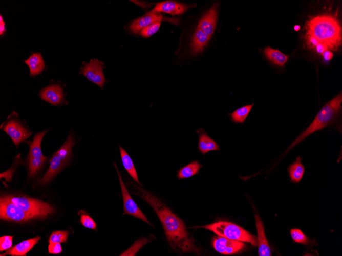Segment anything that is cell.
<instances>
[{
    "instance_id": "cell-1",
    "label": "cell",
    "mask_w": 342,
    "mask_h": 256,
    "mask_svg": "<svg viewBox=\"0 0 342 256\" xmlns=\"http://www.w3.org/2000/svg\"><path fill=\"white\" fill-rule=\"evenodd\" d=\"M127 187L132 194L142 198L153 208L160 220L171 247L175 252L198 253L200 251L189 236L184 222L160 199L132 181L127 182Z\"/></svg>"
},
{
    "instance_id": "cell-2",
    "label": "cell",
    "mask_w": 342,
    "mask_h": 256,
    "mask_svg": "<svg viewBox=\"0 0 342 256\" xmlns=\"http://www.w3.org/2000/svg\"><path fill=\"white\" fill-rule=\"evenodd\" d=\"M305 27L306 34L313 36L330 51L336 50L341 44V26L332 16L313 17L307 21Z\"/></svg>"
},
{
    "instance_id": "cell-3",
    "label": "cell",
    "mask_w": 342,
    "mask_h": 256,
    "mask_svg": "<svg viewBox=\"0 0 342 256\" xmlns=\"http://www.w3.org/2000/svg\"><path fill=\"white\" fill-rule=\"evenodd\" d=\"M341 103L342 92H340L322 107L310 125L295 139L285 153L308 136L332 125L341 109Z\"/></svg>"
},
{
    "instance_id": "cell-4",
    "label": "cell",
    "mask_w": 342,
    "mask_h": 256,
    "mask_svg": "<svg viewBox=\"0 0 342 256\" xmlns=\"http://www.w3.org/2000/svg\"><path fill=\"white\" fill-rule=\"evenodd\" d=\"M199 227L209 230L219 236L228 239L248 242L253 246H257L256 236L230 222L220 221Z\"/></svg>"
},
{
    "instance_id": "cell-5",
    "label": "cell",
    "mask_w": 342,
    "mask_h": 256,
    "mask_svg": "<svg viewBox=\"0 0 342 256\" xmlns=\"http://www.w3.org/2000/svg\"><path fill=\"white\" fill-rule=\"evenodd\" d=\"M2 197L32 215L35 218H45L54 211V207L48 203L28 197L7 195Z\"/></svg>"
},
{
    "instance_id": "cell-6",
    "label": "cell",
    "mask_w": 342,
    "mask_h": 256,
    "mask_svg": "<svg viewBox=\"0 0 342 256\" xmlns=\"http://www.w3.org/2000/svg\"><path fill=\"white\" fill-rule=\"evenodd\" d=\"M105 68L104 63L97 59H92L89 62H82L79 74L83 75L88 80L103 88L106 81L103 69Z\"/></svg>"
},
{
    "instance_id": "cell-7",
    "label": "cell",
    "mask_w": 342,
    "mask_h": 256,
    "mask_svg": "<svg viewBox=\"0 0 342 256\" xmlns=\"http://www.w3.org/2000/svg\"><path fill=\"white\" fill-rule=\"evenodd\" d=\"M162 21L178 25L180 19L178 18L164 17L160 13L149 11L144 15L134 19L130 25L129 28L132 33L137 34L144 27Z\"/></svg>"
},
{
    "instance_id": "cell-8",
    "label": "cell",
    "mask_w": 342,
    "mask_h": 256,
    "mask_svg": "<svg viewBox=\"0 0 342 256\" xmlns=\"http://www.w3.org/2000/svg\"><path fill=\"white\" fill-rule=\"evenodd\" d=\"M0 218L2 220L22 222L35 218L11 202L1 197Z\"/></svg>"
},
{
    "instance_id": "cell-9",
    "label": "cell",
    "mask_w": 342,
    "mask_h": 256,
    "mask_svg": "<svg viewBox=\"0 0 342 256\" xmlns=\"http://www.w3.org/2000/svg\"><path fill=\"white\" fill-rule=\"evenodd\" d=\"M114 165L117 172V174L119 177L121 189L124 208V212L123 214H128L132 215L135 217L142 220L145 223L153 227V224L148 221L147 217L140 210L133 198L131 197L129 192H128V190H127L125 184L123 182L121 176L118 170V168L116 164L114 163Z\"/></svg>"
},
{
    "instance_id": "cell-10",
    "label": "cell",
    "mask_w": 342,
    "mask_h": 256,
    "mask_svg": "<svg viewBox=\"0 0 342 256\" xmlns=\"http://www.w3.org/2000/svg\"><path fill=\"white\" fill-rule=\"evenodd\" d=\"M2 124L1 129L11 138L16 146L31 134V132L15 119L12 118Z\"/></svg>"
},
{
    "instance_id": "cell-11",
    "label": "cell",
    "mask_w": 342,
    "mask_h": 256,
    "mask_svg": "<svg viewBox=\"0 0 342 256\" xmlns=\"http://www.w3.org/2000/svg\"><path fill=\"white\" fill-rule=\"evenodd\" d=\"M212 245L217 252L226 255L236 253L243 250L245 247L243 242L231 240L219 235L213 238Z\"/></svg>"
},
{
    "instance_id": "cell-12",
    "label": "cell",
    "mask_w": 342,
    "mask_h": 256,
    "mask_svg": "<svg viewBox=\"0 0 342 256\" xmlns=\"http://www.w3.org/2000/svg\"><path fill=\"white\" fill-rule=\"evenodd\" d=\"M39 95L41 99L53 105L63 104L66 102L63 89L58 84H50L42 88Z\"/></svg>"
},
{
    "instance_id": "cell-13",
    "label": "cell",
    "mask_w": 342,
    "mask_h": 256,
    "mask_svg": "<svg viewBox=\"0 0 342 256\" xmlns=\"http://www.w3.org/2000/svg\"><path fill=\"white\" fill-rule=\"evenodd\" d=\"M190 8H191L190 5L174 1H166L156 3L154 8L151 11L163 12L172 15H179L183 14Z\"/></svg>"
},
{
    "instance_id": "cell-14",
    "label": "cell",
    "mask_w": 342,
    "mask_h": 256,
    "mask_svg": "<svg viewBox=\"0 0 342 256\" xmlns=\"http://www.w3.org/2000/svg\"><path fill=\"white\" fill-rule=\"evenodd\" d=\"M217 7L218 4L216 3L202 17L197 27L210 37L216 26Z\"/></svg>"
},
{
    "instance_id": "cell-15",
    "label": "cell",
    "mask_w": 342,
    "mask_h": 256,
    "mask_svg": "<svg viewBox=\"0 0 342 256\" xmlns=\"http://www.w3.org/2000/svg\"><path fill=\"white\" fill-rule=\"evenodd\" d=\"M208 35L197 28L196 29L189 44L191 56H196L203 52L204 49L207 45L210 39Z\"/></svg>"
},
{
    "instance_id": "cell-16",
    "label": "cell",
    "mask_w": 342,
    "mask_h": 256,
    "mask_svg": "<svg viewBox=\"0 0 342 256\" xmlns=\"http://www.w3.org/2000/svg\"><path fill=\"white\" fill-rule=\"evenodd\" d=\"M255 224L258 232L257 245L260 256H270L271 249L265 236L264 227L261 218L255 214Z\"/></svg>"
},
{
    "instance_id": "cell-17",
    "label": "cell",
    "mask_w": 342,
    "mask_h": 256,
    "mask_svg": "<svg viewBox=\"0 0 342 256\" xmlns=\"http://www.w3.org/2000/svg\"><path fill=\"white\" fill-rule=\"evenodd\" d=\"M198 134V150L204 155L211 151H220L218 144L202 128L196 130Z\"/></svg>"
},
{
    "instance_id": "cell-18",
    "label": "cell",
    "mask_w": 342,
    "mask_h": 256,
    "mask_svg": "<svg viewBox=\"0 0 342 256\" xmlns=\"http://www.w3.org/2000/svg\"><path fill=\"white\" fill-rule=\"evenodd\" d=\"M66 166L62 160L55 154L50 160V166L44 176L39 182L40 185H45L49 182Z\"/></svg>"
},
{
    "instance_id": "cell-19",
    "label": "cell",
    "mask_w": 342,
    "mask_h": 256,
    "mask_svg": "<svg viewBox=\"0 0 342 256\" xmlns=\"http://www.w3.org/2000/svg\"><path fill=\"white\" fill-rule=\"evenodd\" d=\"M40 239V237L37 236L35 238L25 240L7 250L5 253L1 254V255H6L8 254L17 256H25Z\"/></svg>"
},
{
    "instance_id": "cell-20",
    "label": "cell",
    "mask_w": 342,
    "mask_h": 256,
    "mask_svg": "<svg viewBox=\"0 0 342 256\" xmlns=\"http://www.w3.org/2000/svg\"><path fill=\"white\" fill-rule=\"evenodd\" d=\"M24 62L30 69V75L35 76L41 73L45 68V62L40 53H33Z\"/></svg>"
},
{
    "instance_id": "cell-21",
    "label": "cell",
    "mask_w": 342,
    "mask_h": 256,
    "mask_svg": "<svg viewBox=\"0 0 342 256\" xmlns=\"http://www.w3.org/2000/svg\"><path fill=\"white\" fill-rule=\"evenodd\" d=\"M264 53L269 61L279 66H284L289 58V56L277 49H274L270 46L265 48Z\"/></svg>"
},
{
    "instance_id": "cell-22",
    "label": "cell",
    "mask_w": 342,
    "mask_h": 256,
    "mask_svg": "<svg viewBox=\"0 0 342 256\" xmlns=\"http://www.w3.org/2000/svg\"><path fill=\"white\" fill-rule=\"evenodd\" d=\"M119 149L123 167L133 180L138 184L142 185L139 180L137 173L132 158L123 148L119 146Z\"/></svg>"
},
{
    "instance_id": "cell-23",
    "label": "cell",
    "mask_w": 342,
    "mask_h": 256,
    "mask_svg": "<svg viewBox=\"0 0 342 256\" xmlns=\"http://www.w3.org/2000/svg\"><path fill=\"white\" fill-rule=\"evenodd\" d=\"M301 161L302 158L298 156L294 162L289 165L288 168L290 180L293 182H299L303 176L305 167Z\"/></svg>"
},
{
    "instance_id": "cell-24",
    "label": "cell",
    "mask_w": 342,
    "mask_h": 256,
    "mask_svg": "<svg viewBox=\"0 0 342 256\" xmlns=\"http://www.w3.org/2000/svg\"><path fill=\"white\" fill-rule=\"evenodd\" d=\"M74 144L73 136L72 133H70L63 145L55 152L66 165L72 156V148Z\"/></svg>"
},
{
    "instance_id": "cell-25",
    "label": "cell",
    "mask_w": 342,
    "mask_h": 256,
    "mask_svg": "<svg viewBox=\"0 0 342 256\" xmlns=\"http://www.w3.org/2000/svg\"><path fill=\"white\" fill-rule=\"evenodd\" d=\"M49 130L37 133L34 137L30 146V150L27 158L31 157L45 158L41 150V142L43 137Z\"/></svg>"
},
{
    "instance_id": "cell-26",
    "label": "cell",
    "mask_w": 342,
    "mask_h": 256,
    "mask_svg": "<svg viewBox=\"0 0 342 256\" xmlns=\"http://www.w3.org/2000/svg\"><path fill=\"white\" fill-rule=\"evenodd\" d=\"M202 167V165L197 160H194L178 171L177 177L179 179L191 177L198 174Z\"/></svg>"
},
{
    "instance_id": "cell-27",
    "label": "cell",
    "mask_w": 342,
    "mask_h": 256,
    "mask_svg": "<svg viewBox=\"0 0 342 256\" xmlns=\"http://www.w3.org/2000/svg\"><path fill=\"white\" fill-rule=\"evenodd\" d=\"M254 104L250 105H246L243 107H240L231 113L229 114L230 117V119L232 122L235 123L243 124L245 122V120L248 114H249L251 109L252 108Z\"/></svg>"
},
{
    "instance_id": "cell-28",
    "label": "cell",
    "mask_w": 342,
    "mask_h": 256,
    "mask_svg": "<svg viewBox=\"0 0 342 256\" xmlns=\"http://www.w3.org/2000/svg\"><path fill=\"white\" fill-rule=\"evenodd\" d=\"M154 238V236L152 235L147 237L141 238L138 240L129 248L122 253L120 255H135L143 246L152 241Z\"/></svg>"
},
{
    "instance_id": "cell-29",
    "label": "cell",
    "mask_w": 342,
    "mask_h": 256,
    "mask_svg": "<svg viewBox=\"0 0 342 256\" xmlns=\"http://www.w3.org/2000/svg\"><path fill=\"white\" fill-rule=\"evenodd\" d=\"M47 157L45 158L31 157L28 158L29 177L34 176L37 172L40 169Z\"/></svg>"
},
{
    "instance_id": "cell-30",
    "label": "cell",
    "mask_w": 342,
    "mask_h": 256,
    "mask_svg": "<svg viewBox=\"0 0 342 256\" xmlns=\"http://www.w3.org/2000/svg\"><path fill=\"white\" fill-rule=\"evenodd\" d=\"M290 234L294 242L305 245L309 243V239L300 229L297 228L292 229L290 230Z\"/></svg>"
},
{
    "instance_id": "cell-31",
    "label": "cell",
    "mask_w": 342,
    "mask_h": 256,
    "mask_svg": "<svg viewBox=\"0 0 342 256\" xmlns=\"http://www.w3.org/2000/svg\"><path fill=\"white\" fill-rule=\"evenodd\" d=\"M68 231H56L53 232L49 238V243H64L68 238L69 235Z\"/></svg>"
},
{
    "instance_id": "cell-32",
    "label": "cell",
    "mask_w": 342,
    "mask_h": 256,
    "mask_svg": "<svg viewBox=\"0 0 342 256\" xmlns=\"http://www.w3.org/2000/svg\"><path fill=\"white\" fill-rule=\"evenodd\" d=\"M161 22H156L151 24L143 28L139 33V34L144 37L147 38L156 33L159 29Z\"/></svg>"
},
{
    "instance_id": "cell-33",
    "label": "cell",
    "mask_w": 342,
    "mask_h": 256,
    "mask_svg": "<svg viewBox=\"0 0 342 256\" xmlns=\"http://www.w3.org/2000/svg\"><path fill=\"white\" fill-rule=\"evenodd\" d=\"M81 223L86 228L96 229L97 225L94 220L88 214L86 213H81L80 214Z\"/></svg>"
},
{
    "instance_id": "cell-34",
    "label": "cell",
    "mask_w": 342,
    "mask_h": 256,
    "mask_svg": "<svg viewBox=\"0 0 342 256\" xmlns=\"http://www.w3.org/2000/svg\"><path fill=\"white\" fill-rule=\"evenodd\" d=\"M12 236H4L0 238V251L7 250L12 248Z\"/></svg>"
},
{
    "instance_id": "cell-35",
    "label": "cell",
    "mask_w": 342,
    "mask_h": 256,
    "mask_svg": "<svg viewBox=\"0 0 342 256\" xmlns=\"http://www.w3.org/2000/svg\"><path fill=\"white\" fill-rule=\"evenodd\" d=\"M62 247L60 243H49L48 252L51 254H59L62 252Z\"/></svg>"
},
{
    "instance_id": "cell-36",
    "label": "cell",
    "mask_w": 342,
    "mask_h": 256,
    "mask_svg": "<svg viewBox=\"0 0 342 256\" xmlns=\"http://www.w3.org/2000/svg\"><path fill=\"white\" fill-rule=\"evenodd\" d=\"M6 31V23L4 21V18L1 14L0 15V35L2 36L4 35Z\"/></svg>"
},
{
    "instance_id": "cell-37",
    "label": "cell",
    "mask_w": 342,
    "mask_h": 256,
    "mask_svg": "<svg viewBox=\"0 0 342 256\" xmlns=\"http://www.w3.org/2000/svg\"><path fill=\"white\" fill-rule=\"evenodd\" d=\"M322 55L325 60L329 61L332 58L333 54L331 51L328 50L324 51Z\"/></svg>"
},
{
    "instance_id": "cell-38",
    "label": "cell",
    "mask_w": 342,
    "mask_h": 256,
    "mask_svg": "<svg viewBox=\"0 0 342 256\" xmlns=\"http://www.w3.org/2000/svg\"><path fill=\"white\" fill-rule=\"evenodd\" d=\"M300 29H301V27H300V25H295L294 27V29L296 31H299L300 30Z\"/></svg>"
}]
</instances>
